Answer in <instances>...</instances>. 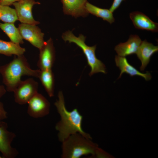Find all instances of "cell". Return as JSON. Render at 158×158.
Wrapping results in <instances>:
<instances>
[{
  "instance_id": "6da1fadb",
  "label": "cell",
  "mask_w": 158,
  "mask_h": 158,
  "mask_svg": "<svg viewBox=\"0 0 158 158\" xmlns=\"http://www.w3.org/2000/svg\"><path fill=\"white\" fill-rule=\"evenodd\" d=\"M58 97V99L54 104L61 117L60 120L55 126V129L58 131L59 140L62 142L70 135L77 133L90 139L89 134L83 129V117L78 109L75 108L71 111L67 109L62 91L59 92Z\"/></svg>"
},
{
  "instance_id": "7a4b0ae2",
  "label": "cell",
  "mask_w": 158,
  "mask_h": 158,
  "mask_svg": "<svg viewBox=\"0 0 158 158\" xmlns=\"http://www.w3.org/2000/svg\"><path fill=\"white\" fill-rule=\"evenodd\" d=\"M40 70L32 69L27 59L23 55L17 56L8 63L0 66L3 83L6 90L13 92L21 81L23 75L32 76L38 78Z\"/></svg>"
},
{
  "instance_id": "3957f363",
  "label": "cell",
  "mask_w": 158,
  "mask_h": 158,
  "mask_svg": "<svg viewBox=\"0 0 158 158\" xmlns=\"http://www.w3.org/2000/svg\"><path fill=\"white\" fill-rule=\"evenodd\" d=\"M90 139L78 133L70 135L62 142L61 157L79 158L94 154L96 147Z\"/></svg>"
},
{
  "instance_id": "277c9868",
  "label": "cell",
  "mask_w": 158,
  "mask_h": 158,
  "mask_svg": "<svg viewBox=\"0 0 158 158\" xmlns=\"http://www.w3.org/2000/svg\"><path fill=\"white\" fill-rule=\"evenodd\" d=\"M62 37L65 42L74 43L82 50L86 58L88 64L91 68L89 74L90 76L99 72L105 74L107 73L105 65L96 57V45L89 46L87 45L85 43L86 37L82 34L76 37L70 30L64 32Z\"/></svg>"
},
{
  "instance_id": "5b68a950",
  "label": "cell",
  "mask_w": 158,
  "mask_h": 158,
  "mask_svg": "<svg viewBox=\"0 0 158 158\" xmlns=\"http://www.w3.org/2000/svg\"><path fill=\"white\" fill-rule=\"evenodd\" d=\"M38 83L32 78L21 80L13 92L15 101L20 105L28 103L38 92Z\"/></svg>"
},
{
  "instance_id": "8992f818",
  "label": "cell",
  "mask_w": 158,
  "mask_h": 158,
  "mask_svg": "<svg viewBox=\"0 0 158 158\" xmlns=\"http://www.w3.org/2000/svg\"><path fill=\"white\" fill-rule=\"evenodd\" d=\"M28 104L27 113L32 117H43L49 113V102L43 95L38 92L31 98Z\"/></svg>"
},
{
  "instance_id": "52a82bcc",
  "label": "cell",
  "mask_w": 158,
  "mask_h": 158,
  "mask_svg": "<svg viewBox=\"0 0 158 158\" xmlns=\"http://www.w3.org/2000/svg\"><path fill=\"white\" fill-rule=\"evenodd\" d=\"M7 124L3 121L0 125V152L3 158H13L18 154L17 150L11 146L15 134L7 130Z\"/></svg>"
},
{
  "instance_id": "ba28073f",
  "label": "cell",
  "mask_w": 158,
  "mask_h": 158,
  "mask_svg": "<svg viewBox=\"0 0 158 158\" xmlns=\"http://www.w3.org/2000/svg\"><path fill=\"white\" fill-rule=\"evenodd\" d=\"M35 0H20L13 4L19 20L22 23L36 25L40 23L34 18L32 13L33 6L40 4Z\"/></svg>"
},
{
  "instance_id": "9c48e42d",
  "label": "cell",
  "mask_w": 158,
  "mask_h": 158,
  "mask_svg": "<svg viewBox=\"0 0 158 158\" xmlns=\"http://www.w3.org/2000/svg\"><path fill=\"white\" fill-rule=\"evenodd\" d=\"M18 28L23 39L39 49L42 47L45 42L44 34L36 25L22 23L19 25Z\"/></svg>"
},
{
  "instance_id": "30bf717a",
  "label": "cell",
  "mask_w": 158,
  "mask_h": 158,
  "mask_svg": "<svg viewBox=\"0 0 158 158\" xmlns=\"http://www.w3.org/2000/svg\"><path fill=\"white\" fill-rule=\"evenodd\" d=\"M40 53L37 66L40 70L51 69L55 60V51L52 39L44 42L39 49Z\"/></svg>"
},
{
  "instance_id": "8fae6325",
  "label": "cell",
  "mask_w": 158,
  "mask_h": 158,
  "mask_svg": "<svg viewBox=\"0 0 158 158\" xmlns=\"http://www.w3.org/2000/svg\"><path fill=\"white\" fill-rule=\"evenodd\" d=\"M63 4V11L66 15L76 18L85 17L88 13L85 9L87 0H61Z\"/></svg>"
},
{
  "instance_id": "7c38bea8",
  "label": "cell",
  "mask_w": 158,
  "mask_h": 158,
  "mask_svg": "<svg viewBox=\"0 0 158 158\" xmlns=\"http://www.w3.org/2000/svg\"><path fill=\"white\" fill-rule=\"evenodd\" d=\"M142 41L137 35H131L128 40L116 45L114 49L118 55L122 57L136 54Z\"/></svg>"
},
{
  "instance_id": "4fadbf2b",
  "label": "cell",
  "mask_w": 158,
  "mask_h": 158,
  "mask_svg": "<svg viewBox=\"0 0 158 158\" xmlns=\"http://www.w3.org/2000/svg\"><path fill=\"white\" fill-rule=\"evenodd\" d=\"M129 16L136 28L152 32L158 31V23L152 21L143 13L139 11H134L131 13Z\"/></svg>"
},
{
  "instance_id": "5bb4252c",
  "label": "cell",
  "mask_w": 158,
  "mask_h": 158,
  "mask_svg": "<svg viewBox=\"0 0 158 158\" xmlns=\"http://www.w3.org/2000/svg\"><path fill=\"white\" fill-rule=\"evenodd\" d=\"M115 61L116 66L121 70V73L118 78H121L124 73L129 74L131 77L135 75L141 76L146 81L150 80L152 78V76L149 72H147L145 73L140 72L130 64L125 57L116 55Z\"/></svg>"
},
{
  "instance_id": "9a60e30c",
  "label": "cell",
  "mask_w": 158,
  "mask_h": 158,
  "mask_svg": "<svg viewBox=\"0 0 158 158\" xmlns=\"http://www.w3.org/2000/svg\"><path fill=\"white\" fill-rule=\"evenodd\" d=\"M158 51V47L147 42L146 40L142 41L136 53L137 56L141 62L140 67L143 71L149 63L151 56Z\"/></svg>"
},
{
  "instance_id": "2e32d148",
  "label": "cell",
  "mask_w": 158,
  "mask_h": 158,
  "mask_svg": "<svg viewBox=\"0 0 158 158\" xmlns=\"http://www.w3.org/2000/svg\"><path fill=\"white\" fill-rule=\"evenodd\" d=\"M38 78L49 96L50 97H53L54 77L51 69L40 70Z\"/></svg>"
},
{
  "instance_id": "e0dca14e",
  "label": "cell",
  "mask_w": 158,
  "mask_h": 158,
  "mask_svg": "<svg viewBox=\"0 0 158 158\" xmlns=\"http://www.w3.org/2000/svg\"><path fill=\"white\" fill-rule=\"evenodd\" d=\"M85 9L87 12L97 17L102 18L110 23H113L115 20L113 13L109 10L100 8L95 6L88 1L85 5Z\"/></svg>"
},
{
  "instance_id": "ac0fdd59",
  "label": "cell",
  "mask_w": 158,
  "mask_h": 158,
  "mask_svg": "<svg viewBox=\"0 0 158 158\" xmlns=\"http://www.w3.org/2000/svg\"><path fill=\"white\" fill-rule=\"evenodd\" d=\"M25 51V48L21 47L20 44L0 40V54L8 56L13 55L19 56L23 55Z\"/></svg>"
},
{
  "instance_id": "d6986e66",
  "label": "cell",
  "mask_w": 158,
  "mask_h": 158,
  "mask_svg": "<svg viewBox=\"0 0 158 158\" xmlns=\"http://www.w3.org/2000/svg\"><path fill=\"white\" fill-rule=\"evenodd\" d=\"M0 28L6 34L11 41L19 44L24 43L18 28L13 23H0Z\"/></svg>"
},
{
  "instance_id": "ffe728a7",
  "label": "cell",
  "mask_w": 158,
  "mask_h": 158,
  "mask_svg": "<svg viewBox=\"0 0 158 158\" xmlns=\"http://www.w3.org/2000/svg\"><path fill=\"white\" fill-rule=\"evenodd\" d=\"M0 20L5 23H14L18 20L15 9L0 5Z\"/></svg>"
},
{
  "instance_id": "44dd1931",
  "label": "cell",
  "mask_w": 158,
  "mask_h": 158,
  "mask_svg": "<svg viewBox=\"0 0 158 158\" xmlns=\"http://www.w3.org/2000/svg\"><path fill=\"white\" fill-rule=\"evenodd\" d=\"M7 117V113L5 110L3 104L0 102V125L2 123V121Z\"/></svg>"
},
{
  "instance_id": "7402d4cb",
  "label": "cell",
  "mask_w": 158,
  "mask_h": 158,
  "mask_svg": "<svg viewBox=\"0 0 158 158\" xmlns=\"http://www.w3.org/2000/svg\"><path fill=\"white\" fill-rule=\"evenodd\" d=\"M124 0H114L109 10L113 13L120 6L121 2Z\"/></svg>"
},
{
  "instance_id": "603a6c76",
  "label": "cell",
  "mask_w": 158,
  "mask_h": 158,
  "mask_svg": "<svg viewBox=\"0 0 158 158\" xmlns=\"http://www.w3.org/2000/svg\"><path fill=\"white\" fill-rule=\"evenodd\" d=\"M20 0H0V5L3 6H9Z\"/></svg>"
},
{
  "instance_id": "cb8c5ba5",
  "label": "cell",
  "mask_w": 158,
  "mask_h": 158,
  "mask_svg": "<svg viewBox=\"0 0 158 158\" xmlns=\"http://www.w3.org/2000/svg\"><path fill=\"white\" fill-rule=\"evenodd\" d=\"M6 92L4 87L3 85H0V98L5 94Z\"/></svg>"
},
{
  "instance_id": "d4e9b609",
  "label": "cell",
  "mask_w": 158,
  "mask_h": 158,
  "mask_svg": "<svg viewBox=\"0 0 158 158\" xmlns=\"http://www.w3.org/2000/svg\"><path fill=\"white\" fill-rule=\"evenodd\" d=\"M2 157L0 155V158H2Z\"/></svg>"
},
{
  "instance_id": "484cf974",
  "label": "cell",
  "mask_w": 158,
  "mask_h": 158,
  "mask_svg": "<svg viewBox=\"0 0 158 158\" xmlns=\"http://www.w3.org/2000/svg\"></svg>"
}]
</instances>
